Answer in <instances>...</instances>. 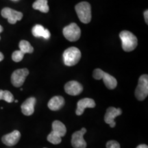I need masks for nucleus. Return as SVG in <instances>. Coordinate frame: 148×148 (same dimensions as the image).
I'll use <instances>...</instances> for the list:
<instances>
[{"label": "nucleus", "mask_w": 148, "mask_h": 148, "mask_svg": "<svg viewBox=\"0 0 148 148\" xmlns=\"http://www.w3.org/2000/svg\"><path fill=\"white\" fill-rule=\"evenodd\" d=\"M86 132V129L82 127L80 130L77 131L72 134L71 145L74 148H86V143L84 139V135Z\"/></svg>", "instance_id": "9"}, {"label": "nucleus", "mask_w": 148, "mask_h": 148, "mask_svg": "<svg viewBox=\"0 0 148 148\" xmlns=\"http://www.w3.org/2000/svg\"><path fill=\"white\" fill-rule=\"evenodd\" d=\"M95 101L90 98H83L78 101L77 104V109L75 113L77 115H82L84 111L86 108H95Z\"/></svg>", "instance_id": "12"}, {"label": "nucleus", "mask_w": 148, "mask_h": 148, "mask_svg": "<svg viewBox=\"0 0 148 148\" xmlns=\"http://www.w3.org/2000/svg\"><path fill=\"white\" fill-rule=\"evenodd\" d=\"M63 61L66 66H71L78 63L81 58V51L77 47H71L64 51Z\"/></svg>", "instance_id": "2"}, {"label": "nucleus", "mask_w": 148, "mask_h": 148, "mask_svg": "<svg viewBox=\"0 0 148 148\" xmlns=\"http://www.w3.org/2000/svg\"><path fill=\"white\" fill-rule=\"evenodd\" d=\"M44 148H47V147H44Z\"/></svg>", "instance_id": "31"}, {"label": "nucleus", "mask_w": 148, "mask_h": 148, "mask_svg": "<svg viewBox=\"0 0 148 148\" xmlns=\"http://www.w3.org/2000/svg\"><path fill=\"white\" fill-rule=\"evenodd\" d=\"M0 100H4L8 103L14 101V96L8 90H0Z\"/></svg>", "instance_id": "19"}, {"label": "nucleus", "mask_w": 148, "mask_h": 148, "mask_svg": "<svg viewBox=\"0 0 148 148\" xmlns=\"http://www.w3.org/2000/svg\"><path fill=\"white\" fill-rule=\"evenodd\" d=\"M50 36H51V34H50V32H49V31L47 29H45V32H44V34H43V36H42V38H44L45 39H49Z\"/></svg>", "instance_id": "24"}, {"label": "nucleus", "mask_w": 148, "mask_h": 148, "mask_svg": "<svg viewBox=\"0 0 148 148\" xmlns=\"http://www.w3.org/2000/svg\"><path fill=\"white\" fill-rule=\"evenodd\" d=\"M136 148H148V146L145 144H141V145H139L136 147Z\"/></svg>", "instance_id": "26"}, {"label": "nucleus", "mask_w": 148, "mask_h": 148, "mask_svg": "<svg viewBox=\"0 0 148 148\" xmlns=\"http://www.w3.org/2000/svg\"><path fill=\"white\" fill-rule=\"evenodd\" d=\"M28 74V69H25V68L15 70L11 75V82L12 85L15 87H21L23 84Z\"/></svg>", "instance_id": "7"}, {"label": "nucleus", "mask_w": 148, "mask_h": 148, "mask_svg": "<svg viewBox=\"0 0 148 148\" xmlns=\"http://www.w3.org/2000/svg\"><path fill=\"white\" fill-rule=\"evenodd\" d=\"M75 11L81 22L88 23L91 20V7L89 3L82 1L75 5Z\"/></svg>", "instance_id": "3"}, {"label": "nucleus", "mask_w": 148, "mask_h": 148, "mask_svg": "<svg viewBox=\"0 0 148 148\" xmlns=\"http://www.w3.org/2000/svg\"><path fill=\"white\" fill-rule=\"evenodd\" d=\"M92 76L95 79H102L105 86L108 89H114L116 87L117 81H116L115 77H114L112 75H110L108 73H106L100 69H96L94 70Z\"/></svg>", "instance_id": "4"}, {"label": "nucleus", "mask_w": 148, "mask_h": 148, "mask_svg": "<svg viewBox=\"0 0 148 148\" xmlns=\"http://www.w3.org/2000/svg\"><path fill=\"white\" fill-rule=\"evenodd\" d=\"M34 10H38L41 12L47 13L49 12V8L47 4V0H36L32 5Z\"/></svg>", "instance_id": "17"}, {"label": "nucleus", "mask_w": 148, "mask_h": 148, "mask_svg": "<svg viewBox=\"0 0 148 148\" xmlns=\"http://www.w3.org/2000/svg\"><path fill=\"white\" fill-rule=\"evenodd\" d=\"M18 47H19L20 50L24 53H32L34 51V48L28 41L25 40H22L20 41L18 44Z\"/></svg>", "instance_id": "18"}, {"label": "nucleus", "mask_w": 148, "mask_h": 148, "mask_svg": "<svg viewBox=\"0 0 148 148\" xmlns=\"http://www.w3.org/2000/svg\"><path fill=\"white\" fill-rule=\"evenodd\" d=\"M51 132L62 138L66 134V126L61 121L56 120L52 123V131Z\"/></svg>", "instance_id": "16"}, {"label": "nucleus", "mask_w": 148, "mask_h": 148, "mask_svg": "<svg viewBox=\"0 0 148 148\" xmlns=\"http://www.w3.org/2000/svg\"><path fill=\"white\" fill-rule=\"evenodd\" d=\"M148 16V11L147 10L144 12V18H145V23L147 24L148 23V16Z\"/></svg>", "instance_id": "25"}, {"label": "nucleus", "mask_w": 148, "mask_h": 148, "mask_svg": "<svg viewBox=\"0 0 148 148\" xmlns=\"http://www.w3.org/2000/svg\"><path fill=\"white\" fill-rule=\"evenodd\" d=\"M148 95V75L144 74L138 78V85L135 90V96L138 101H143Z\"/></svg>", "instance_id": "5"}, {"label": "nucleus", "mask_w": 148, "mask_h": 148, "mask_svg": "<svg viewBox=\"0 0 148 148\" xmlns=\"http://www.w3.org/2000/svg\"><path fill=\"white\" fill-rule=\"evenodd\" d=\"M21 138V133L18 130H14L12 132L2 136L1 140L5 145L13 146L16 145Z\"/></svg>", "instance_id": "13"}, {"label": "nucleus", "mask_w": 148, "mask_h": 148, "mask_svg": "<svg viewBox=\"0 0 148 148\" xmlns=\"http://www.w3.org/2000/svg\"><path fill=\"white\" fill-rule=\"evenodd\" d=\"M2 31H3V27L1 25H0V33L2 32Z\"/></svg>", "instance_id": "28"}, {"label": "nucleus", "mask_w": 148, "mask_h": 148, "mask_svg": "<svg viewBox=\"0 0 148 148\" xmlns=\"http://www.w3.org/2000/svg\"><path fill=\"white\" fill-rule=\"evenodd\" d=\"M36 103V99L35 97H31L27 98L21 104V112L24 115L30 116L34 112V106Z\"/></svg>", "instance_id": "14"}, {"label": "nucleus", "mask_w": 148, "mask_h": 148, "mask_svg": "<svg viewBox=\"0 0 148 148\" xmlns=\"http://www.w3.org/2000/svg\"><path fill=\"white\" fill-rule=\"evenodd\" d=\"M1 16L8 19V21L11 24H14L16 21H20L23 18V13L18 11L14 10L10 8H4L1 10Z\"/></svg>", "instance_id": "8"}, {"label": "nucleus", "mask_w": 148, "mask_h": 148, "mask_svg": "<svg viewBox=\"0 0 148 148\" xmlns=\"http://www.w3.org/2000/svg\"><path fill=\"white\" fill-rule=\"evenodd\" d=\"M14 101H15V103H17V102H18V101H17V100H15Z\"/></svg>", "instance_id": "29"}, {"label": "nucleus", "mask_w": 148, "mask_h": 148, "mask_svg": "<svg viewBox=\"0 0 148 148\" xmlns=\"http://www.w3.org/2000/svg\"><path fill=\"white\" fill-rule=\"evenodd\" d=\"M0 40H1V36H0Z\"/></svg>", "instance_id": "30"}, {"label": "nucleus", "mask_w": 148, "mask_h": 148, "mask_svg": "<svg viewBox=\"0 0 148 148\" xmlns=\"http://www.w3.org/2000/svg\"><path fill=\"white\" fill-rule=\"evenodd\" d=\"M47 140L49 143L53 144V145H58L61 143V140H62V138L58 136V135L55 134L54 133L51 132L50 134L47 136Z\"/></svg>", "instance_id": "21"}, {"label": "nucleus", "mask_w": 148, "mask_h": 148, "mask_svg": "<svg viewBox=\"0 0 148 148\" xmlns=\"http://www.w3.org/2000/svg\"><path fill=\"white\" fill-rule=\"evenodd\" d=\"M106 146V148H120V144L116 140H109Z\"/></svg>", "instance_id": "23"}, {"label": "nucleus", "mask_w": 148, "mask_h": 148, "mask_svg": "<svg viewBox=\"0 0 148 148\" xmlns=\"http://www.w3.org/2000/svg\"><path fill=\"white\" fill-rule=\"evenodd\" d=\"M122 114V110L121 108H116L114 107H109L107 108L106 112L104 116V121L106 123L110 125V127H114L115 126L116 123L114 119L116 116L121 115Z\"/></svg>", "instance_id": "10"}, {"label": "nucleus", "mask_w": 148, "mask_h": 148, "mask_svg": "<svg viewBox=\"0 0 148 148\" xmlns=\"http://www.w3.org/2000/svg\"><path fill=\"white\" fill-rule=\"evenodd\" d=\"M64 36L69 41H76L80 38L81 30L76 23H72L64 27L62 30Z\"/></svg>", "instance_id": "6"}, {"label": "nucleus", "mask_w": 148, "mask_h": 148, "mask_svg": "<svg viewBox=\"0 0 148 148\" xmlns=\"http://www.w3.org/2000/svg\"><path fill=\"white\" fill-rule=\"evenodd\" d=\"M64 105V99L62 96H54L51 97L48 102V108L51 110L56 111L60 110Z\"/></svg>", "instance_id": "15"}, {"label": "nucleus", "mask_w": 148, "mask_h": 148, "mask_svg": "<svg viewBox=\"0 0 148 148\" xmlns=\"http://www.w3.org/2000/svg\"><path fill=\"white\" fill-rule=\"evenodd\" d=\"M3 58H4L3 54L1 52H0V62H1V61H2L3 60Z\"/></svg>", "instance_id": "27"}, {"label": "nucleus", "mask_w": 148, "mask_h": 148, "mask_svg": "<svg viewBox=\"0 0 148 148\" xmlns=\"http://www.w3.org/2000/svg\"><path fill=\"white\" fill-rule=\"evenodd\" d=\"M64 90L70 95H78L82 92L83 86L77 81H69L64 85Z\"/></svg>", "instance_id": "11"}, {"label": "nucleus", "mask_w": 148, "mask_h": 148, "mask_svg": "<svg viewBox=\"0 0 148 148\" xmlns=\"http://www.w3.org/2000/svg\"><path fill=\"white\" fill-rule=\"evenodd\" d=\"M24 55L25 53L23 52H22L21 50H17V51H14L12 54V60L16 62H18L20 61H21L23 60Z\"/></svg>", "instance_id": "22"}, {"label": "nucleus", "mask_w": 148, "mask_h": 148, "mask_svg": "<svg viewBox=\"0 0 148 148\" xmlns=\"http://www.w3.org/2000/svg\"><path fill=\"white\" fill-rule=\"evenodd\" d=\"M119 37L122 42V48L127 52L134 50L138 45V40L136 37L129 31H122L120 32Z\"/></svg>", "instance_id": "1"}, {"label": "nucleus", "mask_w": 148, "mask_h": 148, "mask_svg": "<svg viewBox=\"0 0 148 148\" xmlns=\"http://www.w3.org/2000/svg\"><path fill=\"white\" fill-rule=\"evenodd\" d=\"M45 29L41 25H34L32 29L33 36L35 37H42L45 32Z\"/></svg>", "instance_id": "20"}]
</instances>
